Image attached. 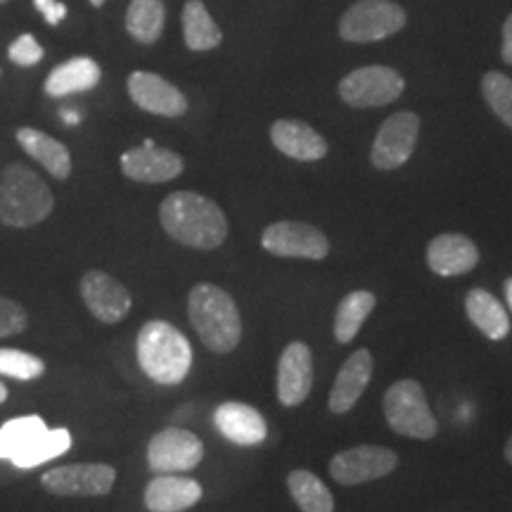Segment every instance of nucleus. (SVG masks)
<instances>
[{
  "label": "nucleus",
  "instance_id": "obj_26",
  "mask_svg": "<svg viewBox=\"0 0 512 512\" xmlns=\"http://www.w3.org/2000/svg\"><path fill=\"white\" fill-rule=\"evenodd\" d=\"M375 304H377V297L368 290L349 292L347 297L339 302L337 313H335V328H332L335 330V339L339 344L354 342L358 330H361V325L366 323L370 313H373Z\"/></svg>",
  "mask_w": 512,
  "mask_h": 512
},
{
  "label": "nucleus",
  "instance_id": "obj_1",
  "mask_svg": "<svg viewBox=\"0 0 512 512\" xmlns=\"http://www.w3.org/2000/svg\"><path fill=\"white\" fill-rule=\"evenodd\" d=\"M159 221L171 238L192 249H216L228 238L223 209L192 190L171 192L159 207Z\"/></svg>",
  "mask_w": 512,
  "mask_h": 512
},
{
  "label": "nucleus",
  "instance_id": "obj_36",
  "mask_svg": "<svg viewBox=\"0 0 512 512\" xmlns=\"http://www.w3.org/2000/svg\"><path fill=\"white\" fill-rule=\"evenodd\" d=\"M503 62L512 64V15L503 24V46H501Z\"/></svg>",
  "mask_w": 512,
  "mask_h": 512
},
{
  "label": "nucleus",
  "instance_id": "obj_5",
  "mask_svg": "<svg viewBox=\"0 0 512 512\" xmlns=\"http://www.w3.org/2000/svg\"><path fill=\"white\" fill-rule=\"evenodd\" d=\"M384 418L389 427L401 437L411 439H434L439 432L437 418H434L430 403H427L425 389L415 380H399L387 389L382 399Z\"/></svg>",
  "mask_w": 512,
  "mask_h": 512
},
{
  "label": "nucleus",
  "instance_id": "obj_10",
  "mask_svg": "<svg viewBox=\"0 0 512 512\" xmlns=\"http://www.w3.org/2000/svg\"><path fill=\"white\" fill-rule=\"evenodd\" d=\"M420 136V117L415 112H396L377 131L370 162L380 171H394L411 159Z\"/></svg>",
  "mask_w": 512,
  "mask_h": 512
},
{
  "label": "nucleus",
  "instance_id": "obj_40",
  "mask_svg": "<svg viewBox=\"0 0 512 512\" xmlns=\"http://www.w3.org/2000/svg\"><path fill=\"white\" fill-rule=\"evenodd\" d=\"M5 399H8V389H5V384L0 382V403H3Z\"/></svg>",
  "mask_w": 512,
  "mask_h": 512
},
{
  "label": "nucleus",
  "instance_id": "obj_18",
  "mask_svg": "<svg viewBox=\"0 0 512 512\" xmlns=\"http://www.w3.org/2000/svg\"><path fill=\"white\" fill-rule=\"evenodd\" d=\"M214 425L223 437L240 446L261 444L268 434L264 415L242 401L221 403L214 411Z\"/></svg>",
  "mask_w": 512,
  "mask_h": 512
},
{
  "label": "nucleus",
  "instance_id": "obj_31",
  "mask_svg": "<svg viewBox=\"0 0 512 512\" xmlns=\"http://www.w3.org/2000/svg\"><path fill=\"white\" fill-rule=\"evenodd\" d=\"M482 95L491 112L512 128V79L501 72H489L482 79Z\"/></svg>",
  "mask_w": 512,
  "mask_h": 512
},
{
  "label": "nucleus",
  "instance_id": "obj_30",
  "mask_svg": "<svg viewBox=\"0 0 512 512\" xmlns=\"http://www.w3.org/2000/svg\"><path fill=\"white\" fill-rule=\"evenodd\" d=\"M46 422L38 415H24V418L8 420L0 427V458L12 460L19 451H24L38 434L46 432Z\"/></svg>",
  "mask_w": 512,
  "mask_h": 512
},
{
  "label": "nucleus",
  "instance_id": "obj_32",
  "mask_svg": "<svg viewBox=\"0 0 512 512\" xmlns=\"http://www.w3.org/2000/svg\"><path fill=\"white\" fill-rule=\"evenodd\" d=\"M46 370V363L34 354L19 349H0V375L12 377V380H38Z\"/></svg>",
  "mask_w": 512,
  "mask_h": 512
},
{
  "label": "nucleus",
  "instance_id": "obj_14",
  "mask_svg": "<svg viewBox=\"0 0 512 512\" xmlns=\"http://www.w3.org/2000/svg\"><path fill=\"white\" fill-rule=\"evenodd\" d=\"M121 171L136 183H166L183 174V159L174 150H166L145 140L121 155Z\"/></svg>",
  "mask_w": 512,
  "mask_h": 512
},
{
  "label": "nucleus",
  "instance_id": "obj_21",
  "mask_svg": "<svg viewBox=\"0 0 512 512\" xmlns=\"http://www.w3.org/2000/svg\"><path fill=\"white\" fill-rule=\"evenodd\" d=\"M202 486L195 479L178 475H157L145 489L150 512H185L200 503Z\"/></svg>",
  "mask_w": 512,
  "mask_h": 512
},
{
  "label": "nucleus",
  "instance_id": "obj_2",
  "mask_svg": "<svg viewBox=\"0 0 512 512\" xmlns=\"http://www.w3.org/2000/svg\"><path fill=\"white\" fill-rule=\"evenodd\" d=\"M188 318L202 344L214 354H230L242 339L238 304L221 287L195 285L188 294Z\"/></svg>",
  "mask_w": 512,
  "mask_h": 512
},
{
  "label": "nucleus",
  "instance_id": "obj_16",
  "mask_svg": "<svg viewBox=\"0 0 512 512\" xmlns=\"http://www.w3.org/2000/svg\"><path fill=\"white\" fill-rule=\"evenodd\" d=\"M313 387V354L304 342H290L278 361V399L294 408L306 401Z\"/></svg>",
  "mask_w": 512,
  "mask_h": 512
},
{
  "label": "nucleus",
  "instance_id": "obj_20",
  "mask_svg": "<svg viewBox=\"0 0 512 512\" xmlns=\"http://www.w3.org/2000/svg\"><path fill=\"white\" fill-rule=\"evenodd\" d=\"M370 375H373V356L368 349H358L347 358L342 368H339L335 387H332L328 406L332 413L342 415L349 413L356 406L361 394L366 392Z\"/></svg>",
  "mask_w": 512,
  "mask_h": 512
},
{
  "label": "nucleus",
  "instance_id": "obj_41",
  "mask_svg": "<svg viewBox=\"0 0 512 512\" xmlns=\"http://www.w3.org/2000/svg\"><path fill=\"white\" fill-rule=\"evenodd\" d=\"M91 5L93 8H102V5H105V0H91Z\"/></svg>",
  "mask_w": 512,
  "mask_h": 512
},
{
  "label": "nucleus",
  "instance_id": "obj_3",
  "mask_svg": "<svg viewBox=\"0 0 512 512\" xmlns=\"http://www.w3.org/2000/svg\"><path fill=\"white\" fill-rule=\"evenodd\" d=\"M136 354L143 373L157 384H181L192 366L188 337L164 320H150L140 328Z\"/></svg>",
  "mask_w": 512,
  "mask_h": 512
},
{
  "label": "nucleus",
  "instance_id": "obj_38",
  "mask_svg": "<svg viewBox=\"0 0 512 512\" xmlns=\"http://www.w3.org/2000/svg\"><path fill=\"white\" fill-rule=\"evenodd\" d=\"M503 290H505V299H508V306H510V311H512V278L505 280Z\"/></svg>",
  "mask_w": 512,
  "mask_h": 512
},
{
  "label": "nucleus",
  "instance_id": "obj_6",
  "mask_svg": "<svg viewBox=\"0 0 512 512\" xmlns=\"http://www.w3.org/2000/svg\"><path fill=\"white\" fill-rule=\"evenodd\" d=\"M406 27V12L394 0H358L339 19V36L349 43H375Z\"/></svg>",
  "mask_w": 512,
  "mask_h": 512
},
{
  "label": "nucleus",
  "instance_id": "obj_22",
  "mask_svg": "<svg viewBox=\"0 0 512 512\" xmlns=\"http://www.w3.org/2000/svg\"><path fill=\"white\" fill-rule=\"evenodd\" d=\"M100 64L93 57H72L55 67L46 79V93L50 98H64V95L93 91L100 83Z\"/></svg>",
  "mask_w": 512,
  "mask_h": 512
},
{
  "label": "nucleus",
  "instance_id": "obj_9",
  "mask_svg": "<svg viewBox=\"0 0 512 512\" xmlns=\"http://www.w3.org/2000/svg\"><path fill=\"white\" fill-rule=\"evenodd\" d=\"M204 458L200 437L181 427H166L152 437L147 446V465L157 475H181L195 470Z\"/></svg>",
  "mask_w": 512,
  "mask_h": 512
},
{
  "label": "nucleus",
  "instance_id": "obj_13",
  "mask_svg": "<svg viewBox=\"0 0 512 512\" xmlns=\"http://www.w3.org/2000/svg\"><path fill=\"white\" fill-rule=\"evenodd\" d=\"M81 297L88 311L107 325L124 320L133 306L131 292L117 278H112L105 271H98V268H93L81 278Z\"/></svg>",
  "mask_w": 512,
  "mask_h": 512
},
{
  "label": "nucleus",
  "instance_id": "obj_29",
  "mask_svg": "<svg viewBox=\"0 0 512 512\" xmlns=\"http://www.w3.org/2000/svg\"><path fill=\"white\" fill-rule=\"evenodd\" d=\"M69 448H72V434H69V430H64V427H60V430H46L38 434L24 451H19L10 463L29 470V467L43 465L46 460L62 456Z\"/></svg>",
  "mask_w": 512,
  "mask_h": 512
},
{
  "label": "nucleus",
  "instance_id": "obj_17",
  "mask_svg": "<svg viewBox=\"0 0 512 512\" xmlns=\"http://www.w3.org/2000/svg\"><path fill=\"white\" fill-rule=\"evenodd\" d=\"M479 264V249L463 233H441L427 247V266L441 278L465 275Z\"/></svg>",
  "mask_w": 512,
  "mask_h": 512
},
{
  "label": "nucleus",
  "instance_id": "obj_25",
  "mask_svg": "<svg viewBox=\"0 0 512 512\" xmlns=\"http://www.w3.org/2000/svg\"><path fill=\"white\" fill-rule=\"evenodd\" d=\"M181 19L185 46H188L192 53H207V50L221 46V29L216 27L214 17L209 15L207 5H204L202 0H188V3L183 5Z\"/></svg>",
  "mask_w": 512,
  "mask_h": 512
},
{
  "label": "nucleus",
  "instance_id": "obj_37",
  "mask_svg": "<svg viewBox=\"0 0 512 512\" xmlns=\"http://www.w3.org/2000/svg\"><path fill=\"white\" fill-rule=\"evenodd\" d=\"M62 117H64V124H69V126L79 124V114H76V112H72V110L62 112Z\"/></svg>",
  "mask_w": 512,
  "mask_h": 512
},
{
  "label": "nucleus",
  "instance_id": "obj_8",
  "mask_svg": "<svg viewBox=\"0 0 512 512\" xmlns=\"http://www.w3.org/2000/svg\"><path fill=\"white\" fill-rule=\"evenodd\" d=\"M261 247L268 254L283 256V259L320 261L330 252V240L323 230L311 223L278 221L261 233Z\"/></svg>",
  "mask_w": 512,
  "mask_h": 512
},
{
  "label": "nucleus",
  "instance_id": "obj_23",
  "mask_svg": "<svg viewBox=\"0 0 512 512\" xmlns=\"http://www.w3.org/2000/svg\"><path fill=\"white\" fill-rule=\"evenodd\" d=\"M465 313L470 323L491 342H501L510 335V316L503 304L489 290L475 287L465 297Z\"/></svg>",
  "mask_w": 512,
  "mask_h": 512
},
{
  "label": "nucleus",
  "instance_id": "obj_35",
  "mask_svg": "<svg viewBox=\"0 0 512 512\" xmlns=\"http://www.w3.org/2000/svg\"><path fill=\"white\" fill-rule=\"evenodd\" d=\"M36 10L46 17V22L50 27L60 24L64 17H67V5L60 3V0H34Z\"/></svg>",
  "mask_w": 512,
  "mask_h": 512
},
{
  "label": "nucleus",
  "instance_id": "obj_33",
  "mask_svg": "<svg viewBox=\"0 0 512 512\" xmlns=\"http://www.w3.org/2000/svg\"><path fill=\"white\" fill-rule=\"evenodd\" d=\"M27 328V313L12 299L0 297V337L19 335Z\"/></svg>",
  "mask_w": 512,
  "mask_h": 512
},
{
  "label": "nucleus",
  "instance_id": "obj_15",
  "mask_svg": "<svg viewBox=\"0 0 512 512\" xmlns=\"http://www.w3.org/2000/svg\"><path fill=\"white\" fill-rule=\"evenodd\" d=\"M126 86L128 95L140 110L159 114V117H183L188 112V98L159 74L133 72Z\"/></svg>",
  "mask_w": 512,
  "mask_h": 512
},
{
  "label": "nucleus",
  "instance_id": "obj_11",
  "mask_svg": "<svg viewBox=\"0 0 512 512\" xmlns=\"http://www.w3.org/2000/svg\"><path fill=\"white\" fill-rule=\"evenodd\" d=\"M396 465H399V456H396L392 448L366 444L339 451L330 460V475L339 484L356 486L392 475Z\"/></svg>",
  "mask_w": 512,
  "mask_h": 512
},
{
  "label": "nucleus",
  "instance_id": "obj_27",
  "mask_svg": "<svg viewBox=\"0 0 512 512\" xmlns=\"http://www.w3.org/2000/svg\"><path fill=\"white\" fill-rule=\"evenodd\" d=\"M166 8L162 0H131L126 10V31L138 43H157L162 38Z\"/></svg>",
  "mask_w": 512,
  "mask_h": 512
},
{
  "label": "nucleus",
  "instance_id": "obj_4",
  "mask_svg": "<svg viewBox=\"0 0 512 512\" xmlns=\"http://www.w3.org/2000/svg\"><path fill=\"white\" fill-rule=\"evenodd\" d=\"M55 207L53 192L36 171L10 164L0 176V221L12 228H29L46 221Z\"/></svg>",
  "mask_w": 512,
  "mask_h": 512
},
{
  "label": "nucleus",
  "instance_id": "obj_39",
  "mask_svg": "<svg viewBox=\"0 0 512 512\" xmlns=\"http://www.w3.org/2000/svg\"><path fill=\"white\" fill-rule=\"evenodd\" d=\"M503 456H505V460H508V463L512 465V434H510L508 444H505V448H503Z\"/></svg>",
  "mask_w": 512,
  "mask_h": 512
},
{
  "label": "nucleus",
  "instance_id": "obj_12",
  "mask_svg": "<svg viewBox=\"0 0 512 512\" xmlns=\"http://www.w3.org/2000/svg\"><path fill=\"white\" fill-rule=\"evenodd\" d=\"M117 482V470L105 463L62 465L41 477L43 489L55 496H107Z\"/></svg>",
  "mask_w": 512,
  "mask_h": 512
},
{
  "label": "nucleus",
  "instance_id": "obj_19",
  "mask_svg": "<svg viewBox=\"0 0 512 512\" xmlns=\"http://www.w3.org/2000/svg\"><path fill=\"white\" fill-rule=\"evenodd\" d=\"M271 140L285 157L297 162H318L328 155V143L316 128L297 119H278L271 126Z\"/></svg>",
  "mask_w": 512,
  "mask_h": 512
},
{
  "label": "nucleus",
  "instance_id": "obj_42",
  "mask_svg": "<svg viewBox=\"0 0 512 512\" xmlns=\"http://www.w3.org/2000/svg\"><path fill=\"white\" fill-rule=\"evenodd\" d=\"M5 3H8V0H0V5H5Z\"/></svg>",
  "mask_w": 512,
  "mask_h": 512
},
{
  "label": "nucleus",
  "instance_id": "obj_24",
  "mask_svg": "<svg viewBox=\"0 0 512 512\" xmlns=\"http://www.w3.org/2000/svg\"><path fill=\"white\" fill-rule=\"evenodd\" d=\"M17 143L24 147L29 157H34L38 164H43L55 178H69L72 174V155H69L67 145L55 140L48 133L36 131V128H19Z\"/></svg>",
  "mask_w": 512,
  "mask_h": 512
},
{
  "label": "nucleus",
  "instance_id": "obj_7",
  "mask_svg": "<svg viewBox=\"0 0 512 512\" xmlns=\"http://www.w3.org/2000/svg\"><path fill=\"white\" fill-rule=\"evenodd\" d=\"M403 91H406L403 76L392 67H384V64L354 69L339 81V98L356 110L389 105V102L399 100Z\"/></svg>",
  "mask_w": 512,
  "mask_h": 512
},
{
  "label": "nucleus",
  "instance_id": "obj_28",
  "mask_svg": "<svg viewBox=\"0 0 512 512\" xmlns=\"http://www.w3.org/2000/svg\"><path fill=\"white\" fill-rule=\"evenodd\" d=\"M287 489L302 512H335L330 489L309 470H294L287 477Z\"/></svg>",
  "mask_w": 512,
  "mask_h": 512
},
{
  "label": "nucleus",
  "instance_id": "obj_34",
  "mask_svg": "<svg viewBox=\"0 0 512 512\" xmlns=\"http://www.w3.org/2000/svg\"><path fill=\"white\" fill-rule=\"evenodd\" d=\"M8 57L19 67H34L43 60V48L38 46V41L31 34H24L15 38V43L8 48Z\"/></svg>",
  "mask_w": 512,
  "mask_h": 512
}]
</instances>
